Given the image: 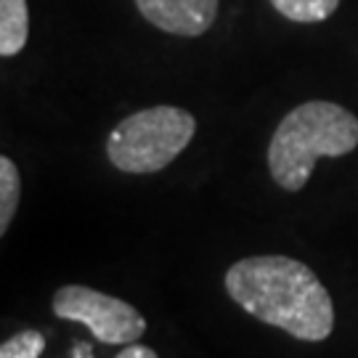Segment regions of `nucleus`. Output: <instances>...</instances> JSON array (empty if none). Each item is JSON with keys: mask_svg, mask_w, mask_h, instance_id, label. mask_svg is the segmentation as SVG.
<instances>
[{"mask_svg": "<svg viewBox=\"0 0 358 358\" xmlns=\"http://www.w3.org/2000/svg\"><path fill=\"white\" fill-rule=\"evenodd\" d=\"M226 292L250 316L297 340L321 343L334 329L332 297L306 263L287 255L236 260L226 273Z\"/></svg>", "mask_w": 358, "mask_h": 358, "instance_id": "f257e3e1", "label": "nucleus"}, {"mask_svg": "<svg viewBox=\"0 0 358 358\" xmlns=\"http://www.w3.org/2000/svg\"><path fill=\"white\" fill-rule=\"evenodd\" d=\"M358 146V117L332 101H306L294 106L273 130L268 167L284 192H300L316 159L345 157Z\"/></svg>", "mask_w": 358, "mask_h": 358, "instance_id": "f03ea898", "label": "nucleus"}, {"mask_svg": "<svg viewBox=\"0 0 358 358\" xmlns=\"http://www.w3.org/2000/svg\"><path fill=\"white\" fill-rule=\"evenodd\" d=\"M196 120L180 106H152L125 117L106 141L109 162L133 176L159 173L192 143Z\"/></svg>", "mask_w": 358, "mask_h": 358, "instance_id": "7ed1b4c3", "label": "nucleus"}, {"mask_svg": "<svg viewBox=\"0 0 358 358\" xmlns=\"http://www.w3.org/2000/svg\"><path fill=\"white\" fill-rule=\"evenodd\" d=\"M51 306L59 319L85 324L103 345H136L146 332V319L138 313V308L85 284L59 287Z\"/></svg>", "mask_w": 358, "mask_h": 358, "instance_id": "20e7f679", "label": "nucleus"}, {"mask_svg": "<svg viewBox=\"0 0 358 358\" xmlns=\"http://www.w3.org/2000/svg\"><path fill=\"white\" fill-rule=\"evenodd\" d=\"M143 19L167 35L199 38L217 19V0H136Z\"/></svg>", "mask_w": 358, "mask_h": 358, "instance_id": "39448f33", "label": "nucleus"}, {"mask_svg": "<svg viewBox=\"0 0 358 358\" xmlns=\"http://www.w3.org/2000/svg\"><path fill=\"white\" fill-rule=\"evenodd\" d=\"M29 38L27 0H0V56L22 53Z\"/></svg>", "mask_w": 358, "mask_h": 358, "instance_id": "423d86ee", "label": "nucleus"}, {"mask_svg": "<svg viewBox=\"0 0 358 358\" xmlns=\"http://www.w3.org/2000/svg\"><path fill=\"white\" fill-rule=\"evenodd\" d=\"M22 199V176L13 159L0 157V234H6L11 226L16 207Z\"/></svg>", "mask_w": 358, "mask_h": 358, "instance_id": "0eeeda50", "label": "nucleus"}, {"mask_svg": "<svg viewBox=\"0 0 358 358\" xmlns=\"http://www.w3.org/2000/svg\"><path fill=\"white\" fill-rule=\"evenodd\" d=\"M271 6L289 22L316 24V22L329 19L337 11L340 0H271Z\"/></svg>", "mask_w": 358, "mask_h": 358, "instance_id": "6e6552de", "label": "nucleus"}, {"mask_svg": "<svg viewBox=\"0 0 358 358\" xmlns=\"http://www.w3.org/2000/svg\"><path fill=\"white\" fill-rule=\"evenodd\" d=\"M43 350H45V337L38 329H24L0 345V358H40Z\"/></svg>", "mask_w": 358, "mask_h": 358, "instance_id": "1a4fd4ad", "label": "nucleus"}, {"mask_svg": "<svg viewBox=\"0 0 358 358\" xmlns=\"http://www.w3.org/2000/svg\"><path fill=\"white\" fill-rule=\"evenodd\" d=\"M117 358H159L157 353H154L152 348H146V345H125V350H120L117 353Z\"/></svg>", "mask_w": 358, "mask_h": 358, "instance_id": "9d476101", "label": "nucleus"}, {"mask_svg": "<svg viewBox=\"0 0 358 358\" xmlns=\"http://www.w3.org/2000/svg\"><path fill=\"white\" fill-rule=\"evenodd\" d=\"M77 358H90V348L88 345H80V348H77Z\"/></svg>", "mask_w": 358, "mask_h": 358, "instance_id": "9b49d317", "label": "nucleus"}]
</instances>
